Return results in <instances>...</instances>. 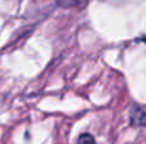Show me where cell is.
I'll use <instances>...</instances> for the list:
<instances>
[{
  "label": "cell",
  "mask_w": 146,
  "mask_h": 144,
  "mask_svg": "<svg viewBox=\"0 0 146 144\" xmlns=\"http://www.w3.org/2000/svg\"><path fill=\"white\" fill-rule=\"evenodd\" d=\"M129 121L136 128L146 126V111L142 107L133 105L131 111H129Z\"/></svg>",
  "instance_id": "6da1fadb"
},
{
  "label": "cell",
  "mask_w": 146,
  "mask_h": 144,
  "mask_svg": "<svg viewBox=\"0 0 146 144\" xmlns=\"http://www.w3.org/2000/svg\"><path fill=\"white\" fill-rule=\"evenodd\" d=\"M86 0H58V4L63 8H72L78 4H82Z\"/></svg>",
  "instance_id": "7a4b0ae2"
},
{
  "label": "cell",
  "mask_w": 146,
  "mask_h": 144,
  "mask_svg": "<svg viewBox=\"0 0 146 144\" xmlns=\"http://www.w3.org/2000/svg\"><path fill=\"white\" fill-rule=\"evenodd\" d=\"M78 144H96V142L92 135L88 134V133H85V134L80 135V138H78Z\"/></svg>",
  "instance_id": "3957f363"
},
{
  "label": "cell",
  "mask_w": 146,
  "mask_h": 144,
  "mask_svg": "<svg viewBox=\"0 0 146 144\" xmlns=\"http://www.w3.org/2000/svg\"><path fill=\"white\" fill-rule=\"evenodd\" d=\"M142 41H144V42L146 43V37H144V38H142Z\"/></svg>",
  "instance_id": "277c9868"
}]
</instances>
